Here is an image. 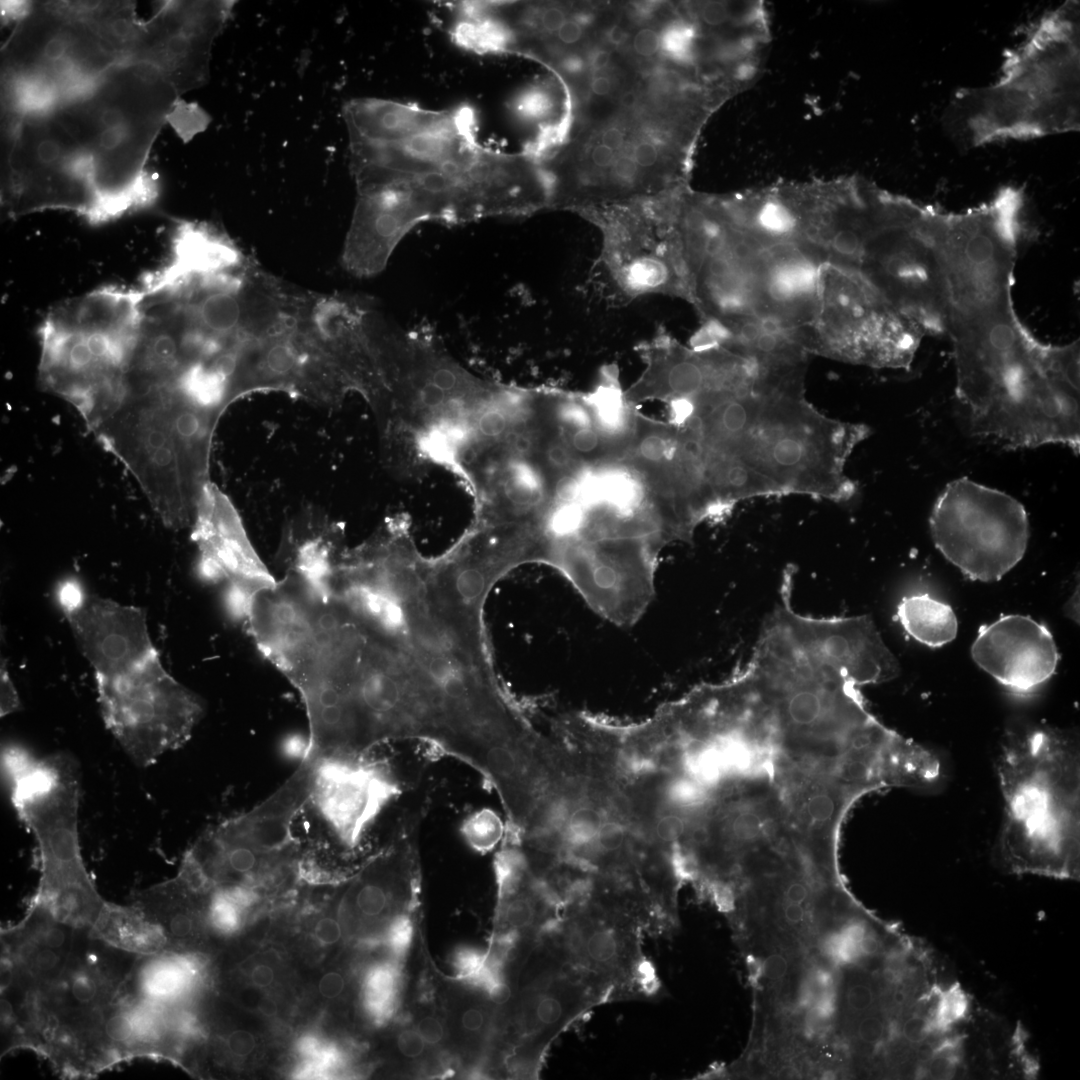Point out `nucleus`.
Returning a JSON list of instances; mask_svg holds the SVG:
<instances>
[{"instance_id": "obj_18", "label": "nucleus", "mask_w": 1080, "mask_h": 1080, "mask_svg": "<svg viewBox=\"0 0 1080 1080\" xmlns=\"http://www.w3.org/2000/svg\"><path fill=\"white\" fill-rule=\"evenodd\" d=\"M192 527L201 571L212 580L230 584V600L239 614L255 592L276 583L253 547L236 507L213 481L201 494Z\"/></svg>"}, {"instance_id": "obj_44", "label": "nucleus", "mask_w": 1080, "mask_h": 1080, "mask_svg": "<svg viewBox=\"0 0 1080 1080\" xmlns=\"http://www.w3.org/2000/svg\"><path fill=\"white\" fill-rule=\"evenodd\" d=\"M460 594L466 599H475L482 592L484 586L483 575L475 569L463 571L457 580Z\"/></svg>"}, {"instance_id": "obj_6", "label": "nucleus", "mask_w": 1080, "mask_h": 1080, "mask_svg": "<svg viewBox=\"0 0 1080 1080\" xmlns=\"http://www.w3.org/2000/svg\"><path fill=\"white\" fill-rule=\"evenodd\" d=\"M11 803L36 842L39 880L30 901L77 929L91 928L107 904L87 871L79 839L80 771L71 754L2 752Z\"/></svg>"}, {"instance_id": "obj_47", "label": "nucleus", "mask_w": 1080, "mask_h": 1080, "mask_svg": "<svg viewBox=\"0 0 1080 1080\" xmlns=\"http://www.w3.org/2000/svg\"><path fill=\"white\" fill-rule=\"evenodd\" d=\"M683 829V823L678 817L667 816L659 821L657 833L662 840L673 841L680 837Z\"/></svg>"}, {"instance_id": "obj_14", "label": "nucleus", "mask_w": 1080, "mask_h": 1080, "mask_svg": "<svg viewBox=\"0 0 1080 1080\" xmlns=\"http://www.w3.org/2000/svg\"><path fill=\"white\" fill-rule=\"evenodd\" d=\"M565 959L610 994V1001L654 996L659 982L642 952L643 931L581 899L550 928Z\"/></svg>"}, {"instance_id": "obj_43", "label": "nucleus", "mask_w": 1080, "mask_h": 1080, "mask_svg": "<svg viewBox=\"0 0 1080 1080\" xmlns=\"http://www.w3.org/2000/svg\"><path fill=\"white\" fill-rule=\"evenodd\" d=\"M633 48L641 56H652L660 49V35L651 28L640 29L634 36Z\"/></svg>"}, {"instance_id": "obj_53", "label": "nucleus", "mask_w": 1080, "mask_h": 1080, "mask_svg": "<svg viewBox=\"0 0 1080 1080\" xmlns=\"http://www.w3.org/2000/svg\"><path fill=\"white\" fill-rule=\"evenodd\" d=\"M1064 612H1065V615L1068 618H1070L1074 622H1077V623L1079 622V589H1078V586H1077V589L1074 591V593L1071 595V597L1065 603Z\"/></svg>"}, {"instance_id": "obj_29", "label": "nucleus", "mask_w": 1080, "mask_h": 1080, "mask_svg": "<svg viewBox=\"0 0 1080 1080\" xmlns=\"http://www.w3.org/2000/svg\"><path fill=\"white\" fill-rule=\"evenodd\" d=\"M89 930L107 944L139 956L167 951L161 930L131 903L120 905L108 901Z\"/></svg>"}, {"instance_id": "obj_27", "label": "nucleus", "mask_w": 1080, "mask_h": 1080, "mask_svg": "<svg viewBox=\"0 0 1080 1080\" xmlns=\"http://www.w3.org/2000/svg\"><path fill=\"white\" fill-rule=\"evenodd\" d=\"M439 1005L456 1063L479 1064L498 1039L500 1007L483 990L457 979L445 987Z\"/></svg>"}, {"instance_id": "obj_3", "label": "nucleus", "mask_w": 1080, "mask_h": 1080, "mask_svg": "<svg viewBox=\"0 0 1080 1080\" xmlns=\"http://www.w3.org/2000/svg\"><path fill=\"white\" fill-rule=\"evenodd\" d=\"M180 95L152 65L124 60L83 99L58 116L94 157V202L88 223L101 225L152 207L160 193L147 161Z\"/></svg>"}, {"instance_id": "obj_7", "label": "nucleus", "mask_w": 1080, "mask_h": 1080, "mask_svg": "<svg viewBox=\"0 0 1080 1080\" xmlns=\"http://www.w3.org/2000/svg\"><path fill=\"white\" fill-rule=\"evenodd\" d=\"M944 211L867 182L854 211L846 262L927 335L946 331L947 295L938 247Z\"/></svg>"}, {"instance_id": "obj_40", "label": "nucleus", "mask_w": 1080, "mask_h": 1080, "mask_svg": "<svg viewBox=\"0 0 1080 1080\" xmlns=\"http://www.w3.org/2000/svg\"><path fill=\"white\" fill-rule=\"evenodd\" d=\"M86 596L76 581L68 580L61 584L59 590V602L65 613L80 607Z\"/></svg>"}, {"instance_id": "obj_23", "label": "nucleus", "mask_w": 1080, "mask_h": 1080, "mask_svg": "<svg viewBox=\"0 0 1080 1080\" xmlns=\"http://www.w3.org/2000/svg\"><path fill=\"white\" fill-rule=\"evenodd\" d=\"M77 928L29 900L21 920L1 927V981L42 993L63 974Z\"/></svg>"}, {"instance_id": "obj_52", "label": "nucleus", "mask_w": 1080, "mask_h": 1080, "mask_svg": "<svg viewBox=\"0 0 1080 1080\" xmlns=\"http://www.w3.org/2000/svg\"><path fill=\"white\" fill-rule=\"evenodd\" d=\"M623 133L615 127L609 128L602 134V144L612 151L619 149L623 144Z\"/></svg>"}, {"instance_id": "obj_36", "label": "nucleus", "mask_w": 1080, "mask_h": 1080, "mask_svg": "<svg viewBox=\"0 0 1080 1080\" xmlns=\"http://www.w3.org/2000/svg\"><path fill=\"white\" fill-rule=\"evenodd\" d=\"M693 27L673 23L660 34V48L673 60L685 62L691 59L695 39Z\"/></svg>"}, {"instance_id": "obj_25", "label": "nucleus", "mask_w": 1080, "mask_h": 1080, "mask_svg": "<svg viewBox=\"0 0 1080 1080\" xmlns=\"http://www.w3.org/2000/svg\"><path fill=\"white\" fill-rule=\"evenodd\" d=\"M209 891L198 890L178 874L138 890L131 904L155 924L166 940V950L207 957L212 933L207 919Z\"/></svg>"}, {"instance_id": "obj_49", "label": "nucleus", "mask_w": 1080, "mask_h": 1080, "mask_svg": "<svg viewBox=\"0 0 1080 1080\" xmlns=\"http://www.w3.org/2000/svg\"><path fill=\"white\" fill-rule=\"evenodd\" d=\"M702 20L710 25L716 26L724 23L728 18V11L726 7L717 2L706 3L701 10Z\"/></svg>"}, {"instance_id": "obj_9", "label": "nucleus", "mask_w": 1080, "mask_h": 1080, "mask_svg": "<svg viewBox=\"0 0 1080 1080\" xmlns=\"http://www.w3.org/2000/svg\"><path fill=\"white\" fill-rule=\"evenodd\" d=\"M2 206L10 217L71 211L85 220L94 202L95 161L57 112L4 119Z\"/></svg>"}, {"instance_id": "obj_51", "label": "nucleus", "mask_w": 1080, "mask_h": 1080, "mask_svg": "<svg viewBox=\"0 0 1080 1080\" xmlns=\"http://www.w3.org/2000/svg\"><path fill=\"white\" fill-rule=\"evenodd\" d=\"M591 159L593 164L598 168L611 167L614 159V152L603 144L596 145L592 151Z\"/></svg>"}, {"instance_id": "obj_45", "label": "nucleus", "mask_w": 1080, "mask_h": 1080, "mask_svg": "<svg viewBox=\"0 0 1080 1080\" xmlns=\"http://www.w3.org/2000/svg\"><path fill=\"white\" fill-rule=\"evenodd\" d=\"M447 393L431 381L428 370L427 378L418 389V397L422 404L429 408L439 407L445 401Z\"/></svg>"}, {"instance_id": "obj_13", "label": "nucleus", "mask_w": 1080, "mask_h": 1080, "mask_svg": "<svg viewBox=\"0 0 1080 1080\" xmlns=\"http://www.w3.org/2000/svg\"><path fill=\"white\" fill-rule=\"evenodd\" d=\"M121 61L86 21L66 13L58 1L34 2L2 49V72L49 80L60 93V109L86 97Z\"/></svg>"}, {"instance_id": "obj_5", "label": "nucleus", "mask_w": 1080, "mask_h": 1080, "mask_svg": "<svg viewBox=\"0 0 1080 1080\" xmlns=\"http://www.w3.org/2000/svg\"><path fill=\"white\" fill-rule=\"evenodd\" d=\"M139 285H104L50 309L37 334L38 381L69 402L91 431L109 413L138 343Z\"/></svg>"}, {"instance_id": "obj_56", "label": "nucleus", "mask_w": 1080, "mask_h": 1080, "mask_svg": "<svg viewBox=\"0 0 1080 1080\" xmlns=\"http://www.w3.org/2000/svg\"><path fill=\"white\" fill-rule=\"evenodd\" d=\"M591 90L594 94L603 96L610 90V81L604 76L595 77L591 82Z\"/></svg>"}, {"instance_id": "obj_21", "label": "nucleus", "mask_w": 1080, "mask_h": 1080, "mask_svg": "<svg viewBox=\"0 0 1080 1080\" xmlns=\"http://www.w3.org/2000/svg\"><path fill=\"white\" fill-rule=\"evenodd\" d=\"M973 661L1014 694L1034 693L1055 673L1059 653L1050 631L1029 616L1003 615L979 628Z\"/></svg>"}, {"instance_id": "obj_48", "label": "nucleus", "mask_w": 1080, "mask_h": 1080, "mask_svg": "<svg viewBox=\"0 0 1080 1080\" xmlns=\"http://www.w3.org/2000/svg\"><path fill=\"white\" fill-rule=\"evenodd\" d=\"M633 159L641 168L653 166L658 159L656 147L650 142L639 143L633 152Z\"/></svg>"}, {"instance_id": "obj_37", "label": "nucleus", "mask_w": 1080, "mask_h": 1080, "mask_svg": "<svg viewBox=\"0 0 1080 1080\" xmlns=\"http://www.w3.org/2000/svg\"><path fill=\"white\" fill-rule=\"evenodd\" d=\"M21 703L6 665L0 669V715L5 717L20 709Z\"/></svg>"}, {"instance_id": "obj_35", "label": "nucleus", "mask_w": 1080, "mask_h": 1080, "mask_svg": "<svg viewBox=\"0 0 1080 1080\" xmlns=\"http://www.w3.org/2000/svg\"><path fill=\"white\" fill-rule=\"evenodd\" d=\"M553 105L550 91L536 85L519 93L511 101L509 108L518 120L534 122L546 118L551 113Z\"/></svg>"}, {"instance_id": "obj_39", "label": "nucleus", "mask_w": 1080, "mask_h": 1080, "mask_svg": "<svg viewBox=\"0 0 1080 1080\" xmlns=\"http://www.w3.org/2000/svg\"><path fill=\"white\" fill-rule=\"evenodd\" d=\"M478 426L483 435L487 437H497L506 431L508 420L503 411L499 409H488L480 416Z\"/></svg>"}, {"instance_id": "obj_50", "label": "nucleus", "mask_w": 1080, "mask_h": 1080, "mask_svg": "<svg viewBox=\"0 0 1080 1080\" xmlns=\"http://www.w3.org/2000/svg\"><path fill=\"white\" fill-rule=\"evenodd\" d=\"M250 980L257 988H268L275 981V971L270 965L256 964L250 972Z\"/></svg>"}, {"instance_id": "obj_2", "label": "nucleus", "mask_w": 1080, "mask_h": 1080, "mask_svg": "<svg viewBox=\"0 0 1080 1080\" xmlns=\"http://www.w3.org/2000/svg\"><path fill=\"white\" fill-rule=\"evenodd\" d=\"M1004 801L998 854L1013 874L1079 880L1080 752L1050 726L1012 731L997 762Z\"/></svg>"}, {"instance_id": "obj_57", "label": "nucleus", "mask_w": 1080, "mask_h": 1080, "mask_svg": "<svg viewBox=\"0 0 1080 1080\" xmlns=\"http://www.w3.org/2000/svg\"><path fill=\"white\" fill-rule=\"evenodd\" d=\"M637 103V97L633 92L625 93L621 98V104L625 108H633Z\"/></svg>"}, {"instance_id": "obj_55", "label": "nucleus", "mask_w": 1080, "mask_h": 1080, "mask_svg": "<svg viewBox=\"0 0 1080 1080\" xmlns=\"http://www.w3.org/2000/svg\"><path fill=\"white\" fill-rule=\"evenodd\" d=\"M626 38L627 33L625 29L618 24L612 25L607 31V39L613 45L622 44Z\"/></svg>"}, {"instance_id": "obj_32", "label": "nucleus", "mask_w": 1080, "mask_h": 1080, "mask_svg": "<svg viewBox=\"0 0 1080 1080\" xmlns=\"http://www.w3.org/2000/svg\"><path fill=\"white\" fill-rule=\"evenodd\" d=\"M402 963L388 957L371 965L361 985V1001L367 1016L377 1025L388 1022L399 1006Z\"/></svg>"}, {"instance_id": "obj_1", "label": "nucleus", "mask_w": 1080, "mask_h": 1080, "mask_svg": "<svg viewBox=\"0 0 1080 1080\" xmlns=\"http://www.w3.org/2000/svg\"><path fill=\"white\" fill-rule=\"evenodd\" d=\"M1023 207V190L1005 186L978 206L944 213L938 247L955 366L1016 348L1032 335L1012 300Z\"/></svg>"}, {"instance_id": "obj_54", "label": "nucleus", "mask_w": 1080, "mask_h": 1080, "mask_svg": "<svg viewBox=\"0 0 1080 1080\" xmlns=\"http://www.w3.org/2000/svg\"><path fill=\"white\" fill-rule=\"evenodd\" d=\"M610 61V53L606 50L599 49L594 51L590 56V66L593 70H601L605 68Z\"/></svg>"}, {"instance_id": "obj_24", "label": "nucleus", "mask_w": 1080, "mask_h": 1080, "mask_svg": "<svg viewBox=\"0 0 1080 1080\" xmlns=\"http://www.w3.org/2000/svg\"><path fill=\"white\" fill-rule=\"evenodd\" d=\"M313 763L302 759L296 771L269 797L253 809L213 826L223 839L265 852L283 851L298 845L292 827L299 812L310 803Z\"/></svg>"}, {"instance_id": "obj_4", "label": "nucleus", "mask_w": 1080, "mask_h": 1080, "mask_svg": "<svg viewBox=\"0 0 1080 1080\" xmlns=\"http://www.w3.org/2000/svg\"><path fill=\"white\" fill-rule=\"evenodd\" d=\"M1079 2L1043 14L1006 51L997 80L978 92L966 126L975 146L1080 129Z\"/></svg>"}, {"instance_id": "obj_41", "label": "nucleus", "mask_w": 1080, "mask_h": 1080, "mask_svg": "<svg viewBox=\"0 0 1080 1080\" xmlns=\"http://www.w3.org/2000/svg\"><path fill=\"white\" fill-rule=\"evenodd\" d=\"M32 1H1V20L5 25L18 24L29 16L33 9Z\"/></svg>"}, {"instance_id": "obj_8", "label": "nucleus", "mask_w": 1080, "mask_h": 1080, "mask_svg": "<svg viewBox=\"0 0 1080 1080\" xmlns=\"http://www.w3.org/2000/svg\"><path fill=\"white\" fill-rule=\"evenodd\" d=\"M926 334L860 274L818 266L815 307L803 348L874 368L909 369Z\"/></svg>"}, {"instance_id": "obj_34", "label": "nucleus", "mask_w": 1080, "mask_h": 1080, "mask_svg": "<svg viewBox=\"0 0 1080 1080\" xmlns=\"http://www.w3.org/2000/svg\"><path fill=\"white\" fill-rule=\"evenodd\" d=\"M210 121L211 117L197 103H187L180 97L176 99L166 116V123L185 143L192 140L196 134L203 132Z\"/></svg>"}, {"instance_id": "obj_33", "label": "nucleus", "mask_w": 1080, "mask_h": 1080, "mask_svg": "<svg viewBox=\"0 0 1080 1080\" xmlns=\"http://www.w3.org/2000/svg\"><path fill=\"white\" fill-rule=\"evenodd\" d=\"M459 832L470 849L485 854L501 845L507 832V823L497 811L484 806L472 810L462 819Z\"/></svg>"}, {"instance_id": "obj_31", "label": "nucleus", "mask_w": 1080, "mask_h": 1080, "mask_svg": "<svg viewBox=\"0 0 1080 1080\" xmlns=\"http://www.w3.org/2000/svg\"><path fill=\"white\" fill-rule=\"evenodd\" d=\"M896 616L911 637L929 647H941L957 636L958 622L953 609L929 594L903 597Z\"/></svg>"}, {"instance_id": "obj_46", "label": "nucleus", "mask_w": 1080, "mask_h": 1080, "mask_svg": "<svg viewBox=\"0 0 1080 1080\" xmlns=\"http://www.w3.org/2000/svg\"><path fill=\"white\" fill-rule=\"evenodd\" d=\"M552 34L561 44L571 45L581 39L583 29L582 25L577 20L567 19L561 28Z\"/></svg>"}, {"instance_id": "obj_10", "label": "nucleus", "mask_w": 1080, "mask_h": 1080, "mask_svg": "<svg viewBox=\"0 0 1080 1080\" xmlns=\"http://www.w3.org/2000/svg\"><path fill=\"white\" fill-rule=\"evenodd\" d=\"M94 676L104 724L138 767L183 746L204 714L202 700L165 670L157 650Z\"/></svg>"}, {"instance_id": "obj_16", "label": "nucleus", "mask_w": 1080, "mask_h": 1080, "mask_svg": "<svg viewBox=\"0 0 1080 1080\" xmlns=\"http://www.w3.org/2000/svg\"><path fill=\"white\" fill-rule=\"evenodd\" d=\"M310 762V803L339 842L355 849L381 813L401 795L396 771L388 761L369 753Z\"/></svg>"}, {"instance_id": "obj_38", "label": "nucleus", "mask_w": 1080, "mask_h": 1080, "mask_svg": "<svg viewBox=\"0 0 1080 1080\" xmlns=\"http://www.w3.org/2000/svg\"><path fill=\"white\" fill-rule=\"evenodd\" d=\"M342 926L338 919L332 916H324L319 918L313 928V936L315 940L324 946H331L340 941L342 937Z\"/></svg>"}, {"instance_id": "obj_12", "label": "nucleus", "mask_w": 1080, "mask_h": 1080, "mask_svg": "<svg viewBox=\"0 0 1080 1080\" xmlns=\"http://www.w3.org/2000/svg\"><path fill=\"white\" fill-rule=\"evenodd\" d=\"M941 554L972 580L1001 579L1023 558L1027 512L1014 497L966 477L949 482L929 518Z\"/></svg>"}, {"instance_id": "obj_15", "label": "nucleus", "mask_w": 1080, "mask_h": 1080, "mask_svg": "<svg viewBox=\"0 0 1080 1080\" xmlns=\"http://www.w3.org/2000/svg\"><path fill=\"white\" fill-rule=\"evenodd\" d=\"M679 209L658 203L645 221L616 217L601 224V262L628 297L664 295L688 301Z\"/></svg>"}, {"instance_id": "obj_17", "label": "nucleus", "mask_w": 1080, "mask_h": 1080, "mask_svg": "<svg viewBox=\"0 0 1080 1080\" xmlns=\"http://www.w3.org/2000/svg\"><path fill=\"white\" fill-rule=\"evenodd\" d=\"M147 20L146 38L131 60L156 68L180 95L209 77L212 45L232 9L229 1H162Z\"/></svg>"}, {"instance_id": "obj_20", "label": "nucleus", "mask_w": 1080, "mask_h": 1080, "mask_svg": "<svg viewBox=\"0 0 1080 1080\" xmlns=\"http://www.w3.org/2000/svg\"><path fill=\"white\" fill-rule=\"evenodd\" d=\"M638 351L644 369L624 390L634 407L649 400L669 403L693 398L725 382L738 362V354L727 347L686 346L667 333L640 344Z\"/></svg>"}, {"instance_id": "obj_26", "label": "nucleus", "mask_w": 1080, "mask_h": 1080, "mask_svg": "<svg viewBox=\"0 0 1080 1080\" xmlns=\"http://www.w3.org/2000/svg\"><path fill=\"white\" fill-rule=\"evenodd\" d=\"M207 976L206 956L163 951L138 956L122 991L167 1008L194 1009Z\"/></svg>"}, {"instance_id": "obj_22", "label": "nucleus", "mask_w": 1080, "mask_h": 1080, "mask_svg": "<svg viewBox=\"0 0 1080 1080\" xmlns=\"http://www.w3.org/2000/svg\"><path fill=\"white\" fill-rule=\"evenodd\" d=\"M139 955L77 929L69 962L50 988L38 994L42 1016L103 1008L118 998Z\"/></svg>"}, {"instance_id": "obj_42", "label": "nucleus", "mask_w": 1080, "mask_h": 1080, "mask_svg": "<svg viewBox=\"0 0 1080 1080\" xmlns=\"http://www.w3.org/2000/svg\"><path fill=\"white\" fill-rule=\"evenodd\" d=\"M346 989V979L337 971H329L322 975L318 982V992L326 999L340 997Z\"/></svg>"}, {"instance_id": "obj_28", "label": "nucleus", "mask_w": 1080, "mask_h": 1080, "mask_svg": "<svg viewBox=\"0 0 1080 1080\" xmlns=\"http://www.w3.org/2000/svg\"><path fill=\"white\" fill-rule=\"evenodd\" d=\"M556 430L584 466L618 461L623 451L596 424L585 393L549 394Z\"/></svg>"}, {"instance_id": "obj_19", "label": "nucleus", "mask_w": 1080, "mask_h": 1080, "mask_svg": "<svg viewBox=\"0 0 1080 1080\" xmlns=\"http://www.w3.org/2000/svg\"><path fill=\"white\" fill-rule=\"evenodd\" d=\"M477 115L469 104L442 109L429 126L399 140L349 143L355 175L406 178L440 172L448 163L471 153L477 140Z\"/></svg>"}, {"instance_id": "obj_30", "label": "nucleus", "mask_w": 1080, "mask_h": 1080, "mask_svg": "<svg viewBox=\"0 0 1080 1080\" xmlns=\"http://www.w3.org/2000/svg\"><path fill=\"white\" fill-rule=\"evenodd\" d=\"M593 418L602 433L623 451L632 439L638 411L626 399L617 368L601 369L593 389L585 393Z\"/></svg>"}, {"instance_id": "obj_11", "label": "nucleus", "mask_w": 1080, "mask_h": 1080, "mask_svg": "<svg viewBox=\"0 0 1080 1080\" xmlns=\"http://www.w3.org/2000/svg\"><path fill=\"white\" fill-rule=\"evenodd\" d=\"M609 993L547 947L535 949L501 1010L499 1037L509 1075L533 1078L553 1039Z\"/></svg>"}]
</instances>
